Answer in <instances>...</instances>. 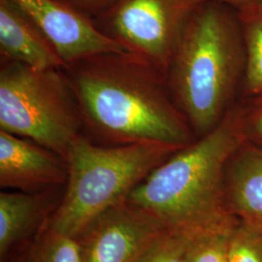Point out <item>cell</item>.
<instances>
[{
	"instance_id": "6da1fadb",
	"label": "cell",
	"mask_w": 262,
	"mask_h": 262,
	"mask_svg": "<svg viewBox=\"0 0 262 262\" xmlns=\"http://www.w3.org/2000/svg\"><path fill=\"white\" fill-rule=\"evenodd\" d=\"M84 131L106 145L158 142L187 147L196 136L175 103L166 76L127 51L63 68Z\"/></svg>"
},
{
	"instance_id": "7a4b0ae2",
	"label": "cell",
	"mask_w": 262,
	"mask_h": 262,
	"mask_svg": "<svg viewBox=\"0 0 262 262\" xmlns=\"http://www.w3.org/2000/svg\"><path fill=\"white\" fill-rule=\"evenodd\" d=\"M240 99L214 129L197 137L155 169L127 201L170 230L198 238L229 234L239 224L225 200V170L247 140Z\"/></svg>"
},
{
	"instance_id": "3957f363",
	"label": "cell",
	"mask_w": 262,
	"mask_h": 262,
	"mask_svg": "<svg viewBox=\"0 0 262 262\" xmlns=\"http://www.w3.org/2000/svg\"><path fill=\"white\" fill-rule=\"evenodd\" d=\"M244 73L236 9L202 2L188 19L166 73L172 97L196 137L214 129L240 100Z\"/></svg>"
},
{
	"instance_id": "277c9868",
	"label": "cell",
	"mask_w": 262,
	"mask_h": 262,
	"mask_svg": "<svg viewBox=\"0 0 262 262\" xmlns=\"http://www.w3.org/2000/svg\"><path fill=\"white\" fill-rule=\"evenodd\" d=\"M181 149L158 142L99 145L81 134L66 155V190L46 225L78 237L96 216L126 201L135 187Z\"/></svg>"
},
{
	"instance_id": "5b68a950",
	"label": "cell",
	"mask_w": 262,
	"mask_h": 262,
	"mask_svg": "<svg viewBox=\"0 0 262 262\" xmlns=\"http://www.w3.org/2000/svg\"><path fill=\"white\" fill-rule=\"evenodd\" d=\"M0 130L33 141L62 159L84 124L63 68L1 62Z\"/></svg>"
},
{
	"instance_id": "8992f818",
	"label": "cell",
	"mask_w": 262,
	"mask_h": 262,
	"mask_svg": "<svg viewBox=\"0 0 262 262\" xmlns=\"http://www.w3.org/2000/svg\"><path fill=\"white\" fill-rule=\"evenodd\" d=\"M205 0H119L94 19L125 51L148 61L166 76L187 21Z\"/></svg>"
},
{
	"instance_id": "52a82bcc",
	"label": "cell",
	"mask_w": 262,
	"mask_h": 262,
	"mask_svg": "<svg viewBox=\"0 0 262 262\" xmlns=\"http://www.w3.org/2000/svg\"><path fill=\"white\" fill-rule=\"evenodd\" d=\"M167 230L126 200L96 216L76 238L82 262H135Z\"/></svg>"
},
{
	"instance_id": "ba28073f",
	"label": "cell",
	"mask_w": 262,
	"mask_h": 262,
	"mask_svg": "<svg viewBox=\"0 0 262 262\" xmlns=\"http://www.w3.org/2000/svg\"><path fill=\"white\" fill-rule=\"evenodd\" d=\"M41 29L64 67L92 56L124 52L94 19L57 0H15Z\"/></svg>"
},
{
	"instance_id": "9c48e42d",
	"label": "cell",
	"mask_w": 262,
	"mask_h": 262,
	"mask_svg": "<svg viewBox=\"0 0 262 262\" xmlns=\"http://www.w3.org/2000/svg\"><path fill=\"white\" fill-rule=\"evenodd\" d=\"M66 159L33 141L0 130V186L41 192L66 185Z\"/></svg>"
},
{
	"instance_id": "30bf717a",
	"label": "cell",
	"mask_w": 262,
	"mask_h": 262,
	"mask_svg": "<svg viewBox=\"0 0 262 262\" xmlns=\"http://www.w3.org/2000/svg\"><path fill=\"white\" fill-rule=\"evenodd\" d=\"M56 190L0 193V261L7 262L43 230L59 203Z\"/></svg>"
},
{
	"instance_id": "8fae6325",
	"label": "cell",
	"mask_w": 262,
	"mask_h": 262,
	"mask_svg": "<svg viewBox=\"0 0 262 262\" xmlns=\"http://www.w3.org/2000/svg\"><path fill=\"white\" fill-rule=\"evenodd\" d=\"M1 62H19L38 70L64 68L41 29L15 0H0Z\"/></svg>"
},
{
	"instance_id": "7c38bea8",
	"label": "cell",
	"mask_w": 262,
	"mask_h": 262,
	"mask_svg": "<svg viewBox=\"0 0 262 262\" xmlns=\"http://www.w3.org/2000/svg\"><path fill=\"white\" fill-rule=\"evenodd\" d=\"M225 200L240 224L262 234V145L246 140L225 170Z\"/></svg>"
},
{
	"instance_id": "4fadbf2b",
	"label": "cell",
	"mask_w": 262,
	"mask_h": 262,
	"mask_svg": "<svg viewBox=\"0 0 262 262\" xmlns=\"http://www.w3.org/2000/svg\"><path fill=\"white\" fill-rule=\"evenodd\" d=\"M245 51V73L240 99L262 96V0L236 9Z\"/></svg>"
},
{
	"instance_id": "5bb4252c",
	"label": "cell",
	"mask_w": 262,
	"mask_h": 262,
	"mask_svg": "<svg viewBox=\"0 0 262 262\" xmlns=\"http://www.w3.org/2000/svg\"><path fill=\"white\" fill-rule=\"evenodd\" d=\"M26 262H82L80 244L76 237L46 225L35 238Z\"/></svg>"
},
{
	"instance_id": "9a60e30c",
	"label": "cell",
	"mask_w": 262,
	"mask_h": 262,
	"mask_svg": "<svg viewBox=\"0 0 262 262\" xmlns=\"http://www.w3.org/2000/svg\"><path fill=\"white\" fill-rule=\"evenodd\" d=\"M196 238L167 230L135 262H188Z\"/></svg>"
},
{
	"instance_id": "2e32d148",
	"label": "cell",
	"mask_w": 262,
	"mask_h": 262,
	"mask_svg": "<svg viewBox=\"0 0 262 262\" xmlns=\"http://www.w3.org/2000/svg\"><path fill=\"white\" fill-rule=\"evenodd\" d=\"M225 262H262V234L238 224L228 234Z\"/></svg>"
},
{
	"instance_id": "e0dca14e",
	"label": "cell",
	"mask_w": 262,
	"mask_h": 262,
	"mask_svg": "<svg viewBox=\"0 0 262 262\" xmlns=\"http://www.w3.org/2000/svg\"><path fill=\"white\" fill-rule=\"evenodd\" d=\"M228 234L215 233L195 239L188 262H225Z\"/></svg>"
},
{
	"instance_id": "ac0fdd59",
	"label": "cell",
	"mask_w": 262,
	"mask_h": 262,
	"mask_svg": "<svg viewBox=\"0 0 262 262\" xmlns=\"http://www.w3.org/2000/svg\"><path fill=\"white\" fill-rule=\"evenodd\" d=\"M244 126L247 140L262 145V96L244 100Z\"/></svg>"
},
{
	"instance_id": "d6986e66",
	"label": "cell",
	"mask_w": 262,
	"mask_h": 262,
	"mask_svg": "<svg viewBox=\"0 0 262 262\" xmlns=\"http://www.w3.org/2000/svg\"><path fill=\"white\" fill-rule=\"evenodd\" d=\"M94 19L112 8L119 0H57Z\"/></svg>"
},
{
	"instance_id": "ffe728a7",
	"label": "cell",
	"mask_w": 262,
	"mask_h": 262,
	"mask_svg": "<svg viewBox=\"0 0 262 262\" xmlns=\"http://www.w3.org/2000/svg\"><path fill=\"white\" fill-rule=\"evenodd\" d=\"M205 1H213V2L222 3V4L227 5V6L231 7V8L238 9L240 7H243L245 5L251 4V3H253V2L258 1V0H205Z\"/></svg>"
}]
</instances>
